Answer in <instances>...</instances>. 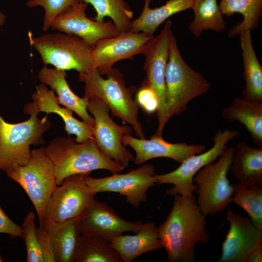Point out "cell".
Segmentation results:
<instances>
[{
    "instance_id": "obj_1",
    "label": "cell",
    "mask_w": 262,
    "mask_h": 262,
    "mask_svg": "<svg viewBox=\"0 0 262 262\" xmlns=\"http://www.w3.org/2000/svg\"><path fill=\"white\" fill-rule=\"evenodd\" d=\"M172 208L158 228L159 239L169 262H192L197 243L209 241L206 230V215L201 211L194 194L174 195Z\"/></svg>"
},
{
    "instance_id": "obj_2",
    "label": "cell",
    "mask_w": 262,
    "mask_h": 262,
    "mask_svg": "<svg viewBox=\"0 0 262 262\" xmlns=\"http://www.w3.org/2000/svg\"><path fill=\"white\" fill-rule=\"evenodd\" d=\"M44 147L53 165L57 186L72 175L90 174L98 169L115 173L124 169L120 164L105 156L94 139L79 143L71 137H57Z\"/></svg>"
},
{
    "instance_id": "obj_3",
    "label": "cell",
    "mask_w": 262,
    "mask_h": 262,
    "mask_svg": "<svg viewBox=\"0 0 262 262\" xmlns=\"http://www.w3.org/2000/svg\"><path fill=\"white\" fill-rule=\"evenodd\" d=\"M103 78L95 68L86 74H79V81L84 84L83 97L98 98L105 103L112 116L131 125L136 135L145 138L143 126L138 119V105L133 98L134 86L127 87L123 76L116 68H113Z\"/></svg>"
},
{
    "instance_id": "obj_4",
    "label": "cell",
    "mask_w": 262,
    "mask_h": 262,
    "mask_svg": "<svg viewBox=\"0 0 262 262\" xmlns=\"http://www.w3.org/2000/svg\"><path fill=\"white\" fill-rule=\"evenodd\" d=\"M30 117L17 123L6 122L0 115V170L5 171L13 165H25L31 157V145L44 144L43 135L51 127L48 115L37 117L39 113L31 102L23 109Z\"/></svg>"
},
{
    "instance_id": "obj_5",
    "label": "cell",
    "mask_w": 262,
    "mask_h": 262,
    "mask_svg": "<svg viewBox=\"0 0 262 262\" xmlns=\"http://www.w3.org/2000/svg\"><path fill=\"white\" fill-rule=\"evenodd\" d=\"M165 82L167 121L173 115L183 112L192 99L207 93L211 86L201 74L185 62L174 34L170 43Z\"/></svg>"
},
{
    "instance_id": "obj_6",
    "label": "cell",
    "mask_w": 262,
    "mask_h": 262,
    "mask_svg": "<svg viewBox=\"0 0 262 262\" xmlns=\"http://www.w3.org/2000/svg\"><path fill=\"white\" fill-rule=\"evenodd\" d=\"M29 42L39 54L44 66L63 70L74 69L86 74L94 68L92 49L80 37L61 32L46 33Z\"/></svg>"
},
{
    "instance_id": "obj_7",
    "label": "cell",
    "mask_w": 262,
    "mask_h": 262,
    "mask_svg": "<svg viewBox=\"0 0 262 262\" xmlns=\"http://www.w3.org/2000/svg\"><path fill=\"white\" fill-rule=\"evenodd\" d=\"M233 149L232 146L227 147L216 162L204 166L194 177L196 202L206 216H215L232 203L234 184L230 183L227 174Z\"/></svg>"
},
{
    "instance_id": "obj_8",
    "label": "cell",
    "mask_w": 262,
    "mask_h": 262,
    "mask_svg": "<svg viewBox=\"0 0 262 262\" xmlns=\"http://www.w3.org/2000/svg\"><path fill=\"white\" fill-rule=\"evenodd\" d=\"M5 172L26 193L42 226L46 205L57 186L53 165L44 147L31 150V158L25 165H13Z\"/></svg>"
},
{
    "instance_id": "obj_9",
    "label": "cell",
    "mask_w": 262,
    "mask_h": 262,
    "mask_svg": "<svg viewBox=\"0 0 262 262\" xmlns=\"http://www.w3.org/2000/svg\"><path fill=\"white\" fill-rule=\"evenodd\" d=\"M173 34L172 22L167 20L160 33L148 41L142 53L145 57L144 69L146 74L142 84L150 87L157 97L158 126L154 134L160 136H162L168 122L166 117L165 72Z\"/></svg>"
},
{
    "instance_id": "obj_10",
    "label": "cell",
    "mask_w": 262,
    "mask_h": 262,
    "mask_svg": "<svg viewBox=\"0 0 262 262\" xmlns=\"http://www.w3.org/2000/svg\"><path fill=\"white\" fill-rule=\"evenodd\" d=\"M89 174H76L64 180L52 193L46 205L42 228L81 216L96 195L86 184Z\"/></svg>"
},
{
    "instance_id": "obj_11",
    "label": "cell",
    "mask_w": 262,
    "mask_h": 262,
    "mask_svg": "<svg viewBox=\"0 0 262 262\" xmlns=\"http://www.w3.org/2000/svg\"><path fill=\"white\" fill-rule=\"evenodd\" d=\"M238 134L239 131L236 130H218L213 136V144L210 149L189 157L170 172L155 174L157 183L173 185L166 191L167 195L190 196L194 194L196 188L193 179L196 174L205 165L216 161L227 147V144Z\"/></svg>"
},
{
    "instance_id": "obj_12",
    "label": "cell",
    "mask_w": 262,
    "mask_h": 262,
    "mask_svg": "<svg viewBox=\"0 0 262 262\" xmlns=\"http://www.w3.org/2000/svg\"><path fill=\"white\" fill-rule=\"evenodd\" d=\"M87 110L94 116V139L98 148L105 156L126 167L134 157L123 146L122 138L131 134L132 128L117 125L109 115V108L98 98L88 99Z\"/></svg>"
},
{
    "instance_id": "obj_13",
    "label": "cell",
    "mask_w": 262,
    "mask_h": 262,
    "mask_svg": "<svg viewBox=\"0 0 262 262\" xmlns=\"http://www.w3.org/2000/svg\"><path fill=\"white\" fill-rule=\"evenodd\" d=\"M155 174V166L146 164L126 174L115 173L102 178L88 175L85 180L96 194L103 192L117 193L125 196L127 202L138 208L142 202L147 201L148 189L157 184Z\"/></svg>"
},
{
    "instance_id": "obj_14",
    "label": "cell",
    "mask_w": 262,
    "mask_h": 262,
    "mask_svg": "<svg viewBox=\"0 0 262 262\" xmlns=\"http://www.w3.org/2000/svg\"><path fill=\"white\" fill-rule=\"evenodd\" d=\"M87 5L80 1L68 8L55 17L50 28L76 35L93 49L99 40L116 36L121 33L112 20L98 22L86 16Z\"/></svg>"
},
{
    "instance_id": "obj_15",
    "label": "cell",
    "mask_w": 262,
    "mask_h": 262,
    "mask_svg": "<svg viewBox=\"0 0 262 262\" xmlns=\"http://www.w3.org/2000/svg\"><path fill=\"white\" fill-rule=\"evenodd\" d=\"M229 229L222 244L218 262H247L250 255L262 246V231L250 217L227 210L226 220Z\"/></svg>"
},
{
    "instance_id": "obj_16",
    "label": "cell",
    "mask_w": 262,
    "mask_h": 262,
    "mask_svg": "<svg viewBox=\"0 0 262 262\" xmlns=\"http://www.w3.org/2000/svg\"><path fill=\"white\" fill-rule=\"evenodd\" d=\"M153 36L129 31L99 40L92 50L94 68L100 75H107L116 62L142 54L145 45Z\"/></svg>"
},
{
    "instance_id": "obj_17",
    "label": "cell",
    "mask_w": 262,
    "mask_h": 262,
    "mask_svg": "<svg viewBox=\"0 0 262 262\" xmlns=\"http://www.w3.org/2000/svg\"><path fill=\"white\" fill-rule=\"evenodd\" d=\"M141 221H126L106 203L94 199L80 216L81 234L95 236L109 243L126 231L137 232Z\"/></svg>"
},
{
    "instance_id": "obj_18",
    "label": "cell",
    "mask_w": 262,
    "mask_h": 262,
    "mask_svg": "<svg viewBox=\"0 0 262 262\" xmlns=\"http://www.w3.org/2000/svg\"><path fill=\"white\" fill-rule=\"evenodd\" d=\"M122 142L124 147L130 146L135 151L133 161L136 164H141L149 160L160 157L170 158L181 164L189 157L200 153L206 149V146L202 144L169 143L165 141L163 136L155 134L149 139L125 134L122 136Z\"/></svg>"
},
{
    "instance_id": "obj_19",
    "label": "cell",
    "mask_w": 262,
    "mask_h": 262,
    "mask_svg": "<svg viewBox=\"0 0 262 262\" xmlns=\"http://www.w3.org/2000/svg\"><path fill=\"white\" fill-rule=\"evenodd\" d=\"M32 98L33 101L31 103L38 113L59 115L65 123L67 135H75L77 142L81 143L94 139V128L75 118L73 116V111L65 107H61L54 91L49 89L46 84L42 83L38 85Z\"/></svg>"
},
{
    "instance_id": "obj_20",
    "label": "cell",
    "mask_w": 262,
    "mask_h": 262,
    "mask_svg": "<svg viewBox=\"0 0 262 262\" xmlns=\"http://www.w3.org/2000/svg\"><path fill=\"white\" fill-rule=\"evenodd\" d=\"M66 76L65 70L49 68L47 66H43L38 72L39 80L56 92L59 104L75 112L83 121L94 128L95 119L87 111L88 100L78 97L72 91L66 80Z\"/></svg>"
},
{
    "instance_id": "obj_21",
    "label": "cell",
    "mask_w": 262,
    "mask_h": 262,
    "mask_svg": "<svg viewBox=\"0 0 262 262\" xmlns=\"http://www.w3.org/2000/svg\"><path fill=\"white\" fill-rule=\"evenodd\" d=\"M229 170L244 186H262V147L244 141L234 147Z\"/></svg>"
},
{
    "instance_id": "obj_22",
    "label": "cell",
    "mask_w": 262,
    "mask_h": 262,
    "mask_svg": "<svg viewBox=\"0 0 262 262\" xmlns=\"http://www.w3.org/2000/svg\"><path fill=\"white\" fill-rule=\"evenodd\" d=\"M135 233L134 235L122 234L109 242L120 256L122 262H131L142 254L163 247L154 223H143L141 229Z\"/></svg>"
},
{
    "instance_id": "obj_23",
    "label": "cell",
    "mask_w": 262,
    "mask_h": 262,
    "mask_svg": "<svg viewBox=\"0 0 262 262\" xmlns=\"http://www.w3.org/2000/svg\"><path fill=\"white\" fill-rule=\"evenodd\" d=\"M47 233L54 262H75L80 236V216L49 227Z\"/></svg>"
},
{
    "instance_id": "obj_24",
    "label": "cell",
    "mask_w": 262,
    "mask_h": 262,
    "mask_svg": "<svg viewBox=\"0 0 262 262\" xmlns=\"http://www.w3.org/2000/svg\"><path fill=\"white\" fill-rule=\"evenodd\" d=\"M250 32L247 30L239 34L245 82L242 98L262 102V66L254 51Z\"/></svg>"
},
{
    "instance_id": "obj_25",
    "label": "cell",
    "mask_w": 262,
    "mask_h": 262,
    "mask_svg": "<svg viewBox=\"0 0 262 262\" xmlns=\"http://www.w3.org/2000/svg\"><path fill=\"white\" fill-rule=\"evenodd\" d=\"M222 116L226 120L243 124L257 147H262V102L236 97L223 109Z\"/></svg>"
},
{
    "instance_id": "obj_26",
    "label": "cell",
    "mask_w": 262,
    "mask_h": 262,
    "mask_svg": "<svg viewBox=\"0 0 262 262\" xmlns=\"http://www.w3.org/2000/svg\"><path fill=\"white\" fill-rule=\"evenodd\" d=\"M151 0H145L139 16L132 21L130 32H142L153 35L158 27L172 15L192 9L195 0H168L166 3L154 9L149 7Z\"/></svg>"
},
{
    "instance_id": "obj_27",
    "label": "cell",
    "mask_w": 262,
    "mask_h": 262,
    "mask_svg": "<svg viewBox=\"0 0 262 262\" xmlns=\"http://www.w3.org/2000/svg\"><path fill=\"white\" fill-rule=\"evenodd\" d=\"M219 7L223 15L229 17L235 13L242 14L243 19L229 30L233 37L242 32L257 29L262 16V0H221Z\"/></svg>"
},
{
    "instance_id": "obj_28",
    "label": "cell",
    "mask_w": 262,
    "mask_h": 262,
    "mask_svg": "<svg viewBox=\"0 0 262 262\" xmlns=\"http://www.w3.org/2000/svg\"><path fill=\"white\" fill-rule=\"evenodd\" d=\"M192 9L194 17L189 30L195 36L199 37L208 30L221 33L226 29L227 24L217 0H195Z\"/></svg>"
},
{
    "instance_id": "obj_29",
    "label": "cell",
    "mask_w": 262,
    "mask_h": 262,
    "mask_svg": "<svg viewBox=\"0 0 262 262\" xmlns=\"http://www.w3.org/2000/svg\"><path fill=\"white\" fill-rule=\"evenodd\" d=\"M91 4L96 12L93 20L102 22L106 17H110L121 33L129 32L133 12L125 0H80Z\"/></svg>"
},
{
    "instance_id": "obj_30",
    "label": "cell",
    "mask_w": 262,
    "mask_h": 262,
    "mask_svg": "<svg viewBox=\"0 0 262 262\" xmlns=\"http://www.w3.org/2000/svg\"><path fill=\"white\" fill-rule=\"evenodd\" d=\"M75 262H122L118 253L104 240L81 234Z\"/></svg>"
},
{
    "instance_id": "obj_31",
    "label": "cell",
    "mask_w": 262,
    "mask_h": 262,
    "mask_svg": "<svg viewBox=\"0 0 262 262\" xmlns=\"http://www.w3.org/2000/svg\"><path fill=\"white\" fill-rule=\"evenodd\" d=\"M232 203L249 214L256 227L262 231V189L261 186H244L234 184Z\"/></svg>"
},
{
    "instance_id": "obj_32",
    "label": "cell",
    "mask_w": 262,
    "mask_h": 262,
    "mask_svg": "<svg viewBox=\"0 0 262 262\" xmlns=\"http://www.w3.org/2000/svg\"><path fill=\"white\" fill-rule=\"evenodd\" d=\"M36 216L30 211L24 218L21 226L27 250V262H45L43 251L35 227Z\"/></svg>"
},
{
    "instance_id": "obj_33",
    "label": "cell",
    "mask_w": 262,
    "mask_h": 262,
    "mask_svg": "<svg viewBox=\"0 0 262 262\" xmlns=\"http://www.w3.org/2000/svg\"><path fill=\"white\" fill-rule=\"evenodd\" d=\"M80 1V0H29L26 5L29 8L38 6L43 8L44 16L42 29L46 32L50 28L57 16Z\"/></svg>"
},
{
    "instance_id": "obj_34",
    "label": "cell",
    "mask_w": 262,
    "mask_h": 262,
    "mask_svg": "<svg viewBox=\"0 0 262 262\" xmlns=\"http://www.w3.org/2000/svg\"><path fill=\"white\" fill-rule=\"evenodd\" d=\"M135 100L138 106L147 114H153L158 110L159 102L156 95L147 86L142 84L136 93Z\"/></svg>"
},
{
    "instance_id": "obj_35",
    "label": "cell",
    "mask_w": 262,
    "mask_h": 262,
    "mask_svg": "<svg viewBox=\"0 0 262 262\" xmlns=\"http://www.w3.org/2000/svg\"><path fill=\"white\" fill-rule=\"evenodd\" d=\"M0 233L9 235L12 238L22 237L23 231L19 226L12 220L3 212L0 206Z\"/></svg>"
},
{
    "instance_id": "obj_36",
    "label": "cell",
    "mask_w": 262,
    "mask_h": 262,
    "mask_svg": "<svg viewBox=\"0 0 262 262\" xmlns=\"http://www.w3.org/2000/svg\"><path fill=\"white\" fill-rule=\"evenodd\" d=\"M36 230L41 245L45 262H54L47 231L40 226L36 228Z\"/></svg>"
},
{
    "instance_id": "obj_37",
    "label": "cell",
    "mask_w": 262,
    "mask_h": 262,
    "mask_svg": "<svg viewBox=\"0 0 262 262\" xmlns=\"http://www.w3.org/2000/svg\"><path fill=\"white\" fill-rule=\"evenodd\" d=\"M262 262V246L255 250L249 256L247 262Z\"/></svg>"
},
{
    "instance_id": "obj_38",
    "label": "cell",
    "mask_w": 262,
    "mask_h": 262,
    "mask_svg": "<svg viewBox=\"0 0 262 262\" xmlns=\"http://www.w3.org/2000/svg\"><path fill=\"white\" fill-rule=\"evenodd\" d=\"M6 20V15L0 10V28L5 24Z\"/></svg>"
},
{
    "instance_id": "obj_39",
    "label": "cell",
    "mask_w": 262,
    "mask_h": 262,
    "mask_svg": "<svg viewBox=\"0 0 262 262\" xmlns=\"http://www.w3.org/2000/svg\"><path fill=\"white\" fill-rule=\"evenodd\" d=\"M3 262V260H2V259L1 258V257L0 256V262Z\"/></svg>"
}]
</instances>
